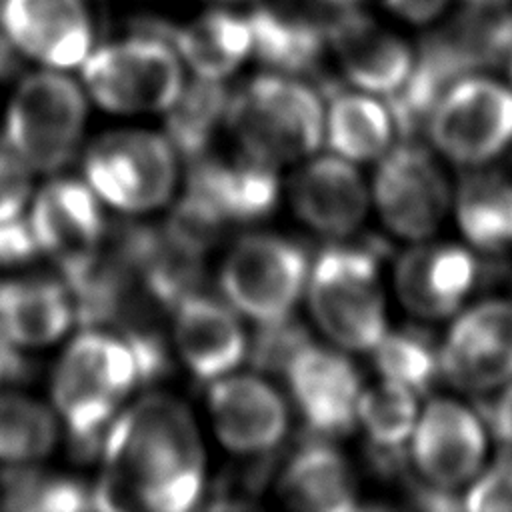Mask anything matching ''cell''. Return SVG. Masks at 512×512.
Segmentation results:
<instances>
[{
    "mask_svg": "<svg viewBox=\"0 0 512 512\" xmlns=\"http://www.w3.org/2000/svg\"><path fill=\"white\" fill-rule=\"evenodd\" d=\"M104 470L92 490L98 510L182 512L198 502L204 454L196 424L176 398L148 396L106 430Z\"/></svg>",
    "mask_w": 512,
    "mask_h": 512,
    "instance_id": "6da1fadb",
    "label": "cell"
},
{
    "mask_svg": "<svg viewBox=\"0 0 512 512\" xmlns=\"http://www.w3.org/2000/svg\"><path fill=\"white\" fill-rule=\"evenodd\" d=\"M138 384H144L140 366L122 336L86 328L72 340L56 366L52 398L76 458L90 460L102 452L118 406Z\"/></svg>",
    "mask_w": 512,
    "mask_h": 512,
    "instance_id": "7a4b0ae2",
    "label": "cell"
},
{
    "mask_svg": "<svg viewBox=\"0 0 512 512\" xmlns=\"http://www.w3.org/2000/svg\"><path fill=\"white\" fill-rule=\"evenodd\" d=\"M226 122L244 152L268 164L312 154L324 134L318 94L304 82L264 74L230 96Z\"/></svg>",
    "mask_w": 512,
    "mask_h": 512,
    "instance_id": "3957f363",
    "label": "cell"
},
{
    "mask_svg": "<svg viewBox=\"0 0 512 512\" xmlns=\"http://www.w3.org/2000/svg\"><path fill=\"white\" fill-rule=\"evenodd\" d=\"M308 298L318 326L342 348L374 350L386 334L376 250L326 248L314 262Z\"/></svg>",
    "mask_w": 512,
    "mask_h": 512,
    "instance_id": "277c9868",
    "label": "cell"
},
{
    "mask_svg": "<svg viewBox=\"0 0 512 512\" xmlns=\"http://www.w3.org/2000/svg\"><path fill=\"white\" fill-rule=\"evenodd\" d=\"M86 120L84 94L70 78L36 72L20 82L8 108L6 144L32 170L52 172L74 154Z\"/></svg>",
    "mask_w": 512,
    "mask_h": 512,
    "instance_id": "5b68a950",
    "label": "cell"
},
{
    "mask_svg": "<svg viewBox=\"0 0 512 512\" xmlns=\"http://www.w3.org/2000/svg\"><path fill=\"white\" fill-rule=\"evenodd\" d=\"M82 78L102 108L124 114L166 110L184 86L174 48L148 34L88 54Z\"/></svg>",
    "mask_w": 512,
    "mask_h": 512,
    "instance_id": "8992f818",
    "label": "cell"
},
{
    "mask_svg": "<svg viewBox=\"0 0 512 512\" xmlns=\"http://www.w3.org/2000/svg\"><path fill=\"white\" fill-rule=\"evenodd\" d=\"M84 174L90 188L114 208L146 212L164 204L174 188V148L158 134L110 132L88 148Z\"/></svg>",
    "mask_w": 512,
    "mask_h": 512,
    "instance_id": "52a82bcc",
    "label": "cell"
},
{
    "mask_svg": "<svg viewBox=\"0 0 512 512\" xmlns=\"http://www.w3.org/2000/svg\"><path fill=\"white\" fill-rule=\"evenodd\" d=\"M308 274L306 252L280 236L242 238L224 260L220 286L244 316L264 324L290 316Z\"/></svg>",
    "mask_w": 512,
    "mask_h": 512,
    "instance_id": "ba28073f",
    "label": "cell"
},
{
    "mask_svg": "<svg viewBox=\"0 0 512 512\" xmlns=\"http://www.w3.org/2000/svg\"><path fill=\"white\" fill-rule=\"evenodd\" d=\"M428 130L452 162L484 164L512 142V92L486 78H460L436 104Z\"/></svg>",
    "mask_w": 512,
    "mask_h": 512,
    "instance_id": "9c48e42d",
    "label": "cell"
},
{
    "mask_svg": "<svg viewBox=\"0 0 512 512\" xmlns=\"http://www.w3.org/2000/svg\"><path fill=\"white\" fill-rule=\"evenodd\" d=\"M374 200L396 234L422 240L442 222L450 190L438 162L422 146L406 140L382 158L374 178Z\"/></svg>",
    "mask_w": 512,
    "mask_h": 512,
    "instance_id": "30bf717a",
    "label": "cell"
},
{
    "mask_svg": "<svg viewBox=\"0 0 512 512\" xmlns=\"http://www.w3.org/2000/svg\"><path fill=\"white\" fill-rule=\"evenodd\" d=\"M38 250L54 260L64 280L86 268L104 244V216L90 186L78 180L46 184L32 206Z\"/></svg>",
    "mask_w": 512,
    "mask_h": 512,
    "instance_id": "8fae6325",
    "label": "cell"
},
{
    "mask_svg": "<svg viewBox=\"0 0 512 512\" xmlns=\"http://www.w3.org/2000/svg\"><path fill=\"white\" fill-rule=\"evenodd\" d=\"M440 372L458 388L490 390L512 378V304L482 302L464 312L440 348Z\"/></svg>",
    "mask_w": 512,
    "mask_h": 512,
    "instance_id": "7c38bea8",
    "label": "cell"
},
{
    "mask_svg": "<svg viewBox=\"0 0 512 512\" xmlns=\"http://www.w3.org/2000/svg\"><path fill=\"white\" fill-rule=\"evenodd\" d=\"M284 376L312 436L326 440L352 432L362 390L358 372L346 356L310 342Z\"/></svg>",
    "mask_w": 512,
    "mask_h": 512,
    "instance_id": "4fadbf2b",
    "label": "cell"
},
{
    "mask_svg": "<svg viewBox=\"0 0 512 512\" xmlns=\"http://www.w3.org/2000/svg\"><path fill=\"white\" fill-rule=\"evenodd\" d=\"M412 456L418 470L440 488L472 480L486 454L480 418L452 400H432L414 426Z\"/></svg>",
    "mask_w": 512,
    "mask_h": 512,
    "instance_id": "5bb4252c",
    "label": "cell"
},
{
    "mask_svg": "<svg viewBox=\"0 0 512 512\" xmlns=\"http://www.w3.org/2000/svg\"><path fill=\"white\" fill-rule=\"evenodd\" d=\"M0 24L18 50L52 68L78 66L90 50L82 0H4Z\"/></svg>",
    "mask_w": 512,
    "mask_h": 512,
    "instance_id": "9a60e30c",
    "label": "cell"
},
{
    "mask_svg": "<svg viewBox=\"0 0 512 512\" xmlns=\"http://www.w3.org/2000/svg\"><path fill=\"white\" fill-rule=\"evenodd\" d=\"M208 406L220 440L234 452L264 454L286 432L284 400L256 376L216 378L208 390Z\"/></svg>",
    "mask_w": 512,
    "mask_h": 512,
    "instance_id": "2e32d148",
    "label": "cell"
},
{
    "mask_svg": "<svg viewBox=\"0 0 512 512\" xmlns=\"http://www.w3.org/2000/svg\"><path fill=\"white\" fill-rule=\"evenodd\" d=\"M476 278L474 256L454 244L416 246L396 264L398 296L422 318H444L458 310Z\"/></svg>",
    "mask_w": 512,
    "mask_h": 512,
    "instance_id": "e0dca14e",
    "label": "cell"
},
{
    "mask_svg": "<svg viewBox=\"0 0 512 512\" xmlns=\"http://www.w3.org/2000/svg\"><path fill=\"white\" fill-rule=\"evenodd\" d=\"M326 36L348 80L368 92L392 94L414 66L410 48L362 12L344 8L326 26Z\"/></svg>",
    "mask_w": 512,
    "mask_h": 512,
    "instance_id": "ac0fdd59",
    "label": "cell"
},
{
    "mask_svg": "<svg viewBox=\"0 0 512 512\" xmlns=\"http://www.w3.org/2000/svg\"><path fill=\"white\" fill-rule=\"evenodd\" d=\"M174 338L184 364L198 380L222 378L248 352L244 330L234 312L196 292L174 306Z\"/></svg>",
    "mask_w": 512,
    "mask_h": 512,
    "instance_id": "d6986e66",
    "label": "cell"
},
{
    "mask_svg": "<svg viewBox=\"0 0 512 512\" xmlns=\"http://www.w3.org/2000/svg\"><path fill=\"white\" fill-rule=\"evenodd\" d=\"M296 214L328 236L354 232L366 216L368 194L356 168L342 156H320L292 180Z\"/></svg>",
    "mask_w": 512,
    "mask_h": 512,
    "instance_id": "ffe728a7",
    "label": "cell"
},
{
    "mask_svg": "<svg viewBox=\"0 0 512 512\" xmlns=\"http://www.w3.org/2000/svg\"><path fill=\"white\" fill-rule=\"evenodd\" d=\"M188 190L210 204L226 222H252L268 216L278 202L274 164L244 152L238 160H190Z\"/></svg>",
    "mask_w": 512,
    "mask_h": 512,
    "instance_id": "44dd1931",
    "label": "cell"
},
{
    "mask_svg": "<svg viewBox=\"0 0 512 512\" xmlns=\"http://www.w3.org/2000/svg\"><path fill=\"white\" fill-rule=\"evenodd\" d=\"M148 34L162 38L184 58L196 76L220 80L228 76L252 50L248 16L210 10L188 26L146 20Z\"/></svg>",
    "mask_w": 512,
    "mask_h": 512,
    "instance_id": "7402d4cb",
    "label": "cell"
},
{
    "mask_svg": "<svg viewBox=\"0 0 512 512\" xmlns=\"http://www.w3.org/2000/svg\"><path fill=\"white\" fill-rule=\"evenodd\" d=\"M280 498L294 510L348 512L356 508V484L344 456L314 436L286 464Z\"/></svg>",
    "mask_w": 512,
    "mask_h": 512,
    "instance_id": "603a6c76",
    "label": "cell"
},
{
    "mask_svg": "<svg viewBox=\"0 0 512 512\" xmlns=\"http://www.w3.org/2000/svg\"><path fill=\"white\" fill-rule=\"evenodd\" d=\"M74 320L70 290L54 280H10L0 284V332L16 346L58 340Z\"/></svg>",
    "mask_w": 512,
    "mask_h": 512,
    "instance_id": "cb8c5ba5",
    "label": "cell"
},
{
    "mask_svg": "<svg viewBox=\"0 0 512 512\" xmlns=\"http://www.w3.org/2000/svg\"><path fill=\"white\" fill-rule=\"evenodd\" d=\"M248 24L256 56L284 72H310L328 40L326 28L316 22L272 8L254 10Z\"/></svg>",
    "mask_w": 512,
    "mask_h": 512,
    "instance_id": "d4e9b609",
    "label": "cell"
},
{
    "mask_svg": "<svg viewBox=\"0 0 512 512\" xmlns=\"http://www.w3.org/2000/svg\"><path fill=\"white\" fill-rule=\"evenodd\" d=\"M456 216L474 246L506 248L512 244V182L496 172L466 174L456 192Z\"/></svg>",
    "mask_w": 512,
    "mask_h": 512,
    "instance_id": "484cf974",
    "label": "cell"
},
{
    "mask_svg": "<svg viewBox=\"0 0 512 512\" xmlns=\"http://www.w3.org/2000/svg\"><path fill=\"white\" fill-rule=\"evenodd\" d=\"M392 118L384 104L362 94L330 92L326 136L330 148L346 160H374L392 140Z\"/></svg>",
    "mask_w": 512,
    "mask_h": 512,
    "instance_id": "4316f807",
    "label": "cell"
},
{
    "mask_svg": "<svg viewBox=\"0 0 512 512\" xmlns=\"http://www.w3.org/2000/svg\"><path fill=\"white\" fill-rule=\"evenodd\" d=\"M230 94L220 80L196 76L182 86L166 108V140L188 160H196L210 144L220 120H226Z\"/></svg>",
    "mask_w": 512,
    "mask_h": 512,
    "instance_id": "83f0119b",
    "label": "cell"
},
{
    "mask_svg": "<svg viewBox=\"0 0 512 512\" xmlns=\"http://www.w3.org/2000/svg\"><path fill=\"white\" fill-rule=\"evenodd\" d=\"M54 414L40 402L0 392V462L30 464L44 458L56 442Z\"/></svg>",
    "mask_w": 512,
    "mask_h": 512,
    "instance_id": "f1b7e54d",
    "label": "cell"
},
{
    "mask_svg": "<svg viewBox=\"0 0 512 512\" xmlns=\"http://www.w3.org/2000/svg\"><path fill=\"white\" fill-rule=\"evenodd\" d=\"M2 508L8 510H84L92 492L74 478L50 476L24 464L0 472Z\"/></svg>",
    "mask_w": 512,
    "mask_h": 512,
    "instance_id": "f546056e",
    "label": "cell"
},
{
    "mask_svg": "<svg viewBox=\"0 0 512 512\" xmlns=\"http://www.w3.org/2000/svg\"><path fill=\"white\" fill-rule=\"evenodd\" d=\"M374 362L386 380L424 394L440 370V352L426 332L404 328L382 336L374 346Z\"/></svg>",
    "mask_w": 512,
    "mask_h": 512,
    "instance_id": "4dcf8cb0",
    "label": "cell"
},
{
    "mask_svg": "<svg viewBox=\"0 0 512 512\" xmlns=\"http://www.w3.org/2000/svg\"><path fill=\"white\" fill-rule=\"evenodd\" d=\"M356 416L368 432L370 444L404 446L416 426L414 392L384 378V382L360 392Z\"/></svg>",
    "mask_w": 512,
    "mask_h": 512,
    "instance_id": "1f68e13d",
    "label": "cell"
},
{
    "mask_svg": "<svg viewBox=\"0 0 512 512\" xmlns=\"http://www.w3.org/2000/svg\"><path fill=\"white\" fill-rule=\"evenodd\" d=\"M310 344L304 326L290 316L264 322L256 332L248 356L250 364L258 372L286 374L292 360Z\"/></svg>",
    "mask_w": 512,
    "mask_h": 512,
    "instance_id": "d6a6232c",
    "label": "cell"
},
{
    "mask_svg": "<svg viewBox=\"0 0 512 512\" xmlns=\"http://www.w3.org/2000/svg\"><path fill=\"white\" fill-rule=\"evenodd\" d=\"M464 506L468 510H512V452H502L472 484Z\"/></svg>",
    "mask_w": 512,
    "mask_h": 512,
    "instance_id": "836d02e7",
    "label": "cell"
},
{
    "mask_svg": "<svg viewBox=\"0 0 512 512\" xmlns=\"http://www.w3.org/2000/svg\"><path fill=\"white\" fill-rule=\"evenodd\" d=\"M28 194V164L10 146L0 148V222L18 218Z\"/></svg>",
    "mask_w": 512,
    "mask_h": 512,
    "instance_id": "e575fe53",
    "label": "cell"
},
{
    "mask_svg": "<svg viewBox=\"0 0 512 512\" xmlns=\"http://www.w3.org/2000/svg\"><path fill=\"white\" fill-rule=\"evenodd\" d=\"M38 252L30 220L12 218L0 222V266H16L32 260Z\"/></svg>",
    "mask_w": 512,
    "mask_h": 512,
    "instance_id": "d590c367",
    "label": "cell"
},
{
    "mask_svg": "<svg viewBox=\"0 0 512 512\" xmlns=\"http://www.w3.org/2000/svg\"><path fill=\"white\" fill-rule=\"evenodd\" d=\"M480 416L498 442L512 448V384L506 386L492 402L480 404Z\"/></svg>",
    "mask_w": 512,
    "mask_h": 512,
    "instance_id": "8d00e7d4",
    "label": "cell"
},
{
    "mask_svg": "<svg viewBox=\"0 0 512 512\" xmlns=\"http://www.w3.org/2000/svg\"><path fill=\"white\" fill-rule=\"evenodd\" d=\"M386 4L410 22H428L446 8L448 0H386Z\"/></svg>",
    "mask_w": 512,
    "mask_h": 512,
    "instance_id": "74e56055",
    "label": "cell"
},
{
    "mask_svg": "<svg viewBox=\"0 0 512 512\" xmlns=\"http://www.w3.org/2000/svg\"><path fill=\"white\" fill-rule=\"evenodd\" d=\"M28 374V364L2 332H0V388L20 382Z\"/></svg>",
    "mask_w": 512,
    "mask_h": 512,
    "instance_id": "f35d334b",
    "label": "cell"
},
{
    "mask_svg": "<svg viewBox=\"0 0 512 512\" xmlns=\"http://www.w3.org/2000/svg\"><path fill=\"white\" fill-rule=\"evenodd\" d=\"M322 2H326V4H330V6H340V8H348V6H352L356 0H322Z\"/></svg>",
    "mask_w": 512,
    "mask_h": 512,
    "instance_id": "ab89813d",
    "label": "cell"
},
{
    "mask_svg": "<svg viewBox=\"0 0 512 512\" xmlns=\"http://www.w3.org/2000/svg\"><path fill=\"white\" fill-rule=\"evenodd\" d=\"M2 4H4V0H0V12H2Z\"/></svg>",
    "mask_w": 512,
    "mask_h": 512,
    "instance_id": "60d3db41",
    "label": "cell"
},
{
    "mask_svg": "<svg viewBox=\"0 0 512 512\" xmlns=\"http://www.w3.org/2000/svg\"><path fill=\"white\" fill-rule=\"evenodd\" d=\"M480 2H490V0H480Z\"/></svg>",
    "mask_w": 512,
    "mask_h": 512,
    "instance_id": "b9f144b4",
    "label": "cell"
},
{
    "mask_svg": "<svg viewBox=\"0 0 512 512\" xmlns=\"http://www.w3.org/2000/svg\"><path fill=\"white\" fill-rule=\"evenodd\" d=\"M510 72H512V64H510Z\"/></svg>",
    "mask_w": 512,
    "mask_h": 512,
    "instance_id": "7bdbcfd3",
    "label": "cell"
}]
</instances>
